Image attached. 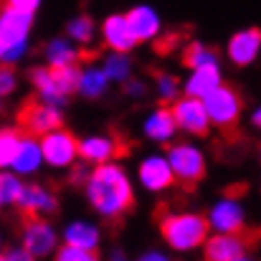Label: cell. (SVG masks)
<instances>
[{"label": "cell", "mask_w": 261, "mask_h": 261, "mask_svg": "<svg viewBox=\"0 0 261 261\" xmlns=\"http://www.w3.org/2000/svg\"><path fill=\"white\" fill-rule=\"evenodd\" d=\"M3 48H5V46H3V38H0V61H3Z\"/></svg>", "instance_id": "cell-38"}, {"label": "cell", "mask_w": 261, "mask_h": 261, "mask_svg": "<svg viewBox=\"0 0 261 261\" xmlns=\"http://www.w3.org/2000/svg\"><path fill=\"white\" fill-rule=\"evenodd\" d=\"M211 223L203 218V216H195V213H180V216H168L163 218L160 223V231H163V239L180 251H188V249H195L205 241L208 236V228Z\"/></svg>", "instance_id": "cell-2"}, {"label": "cell", "mask_w": 261, "mask_h": 261, "mask_svg": "<svg viewBox=\"0 0 261 261\" xmlns=\"http://www.w3.org/2000/svg\"><path fill=\"white\" fill-rule=\"evenodd\" d=\"M56 261H99L94 254V249H76V246H66L56 254Z\"/></svg>", "instance_id": "cell-30"}, {"label": "cell", "mask_w": 261, "mask_h": 261, "mask_svg": "<svg viewBox=\"0 0 261 261\" xmlns=\"http://www.w3.org/2000/svg\"><path fill=\"white\" fill-rule=\"evenodd\" d=\"M203 107H205V112H208V119H213V122L226 132V129H233V127H236V119H239V114H241L244 99H241V94L233 87H228V84L221 87V84H218L211 94L203 96Z\"/></svg>", "instance_id": "cell-3"}, {"label": "cell", "mask_w": 261, "mask_h": 261, "mask_svg": "<svg viewBox=\"0 0 261 261\" xmlns=\"http://www.w3.org/2000/svg\"><path fill=\"white\" fill-rule=\"evenodd\" d=\"M211 226H216L221 233H233V231H241L244 228V213H241V205L236 198H226L221 200L213 213H211Z\"/></svg>", "instance_id": "cell-14"}, {"label": "cell", "mask_w": 261, "mask_h": 261, "mask_svg": "<svg viewBox=\"0 0 261 261\" xmlns=\"http://www.w3.org/2000/svg\"><path fill=\"white\" fill-rule=\"evenodd\" d=\"M87 193H89L91 205L104 218H112V221L122 218L135 205V195H132L129 180H127V175L122 173L117 165L101 163L91 173V177H89Z\"/></svg>", "instance_id": "cell-1"}, {"label": "cell", "mask_w": 261, "mask_h": 261, "mask_svg": "<svg viewBox=\"0 0 261 261\" xmlns=\"http://www.w3.org/2000/svg\"><path fill=\"white\" fill-rule=\"evenodd\" d=\"M15 205H20L25 218H41L43 213L56 211V198L41 185H23L20 198H18Z\"/></svg>", "instance_id": "cell-12"}, {"label": "cell", "mask_w": 261, "mask_h": 261, "mask_svg": "<svg viewBox=\"0 0 261 261\" xmlns=\"http://www.w3.org/2000/svg\"><path fill=\"white\" fill-rule=\"evenodd\" d=\"M18 124H20V135L41 137V135L61 127V114L46 99H28L18 114Z\"/></svg>", "instance_id": "cell-4"}, {"label": "cell", "mask_w": 261, "mask_h": 261, "mask_svg": "<svg viewBox=\"0 0 261 261\" xmlns=\"http://www.w3.org/2000/svg\"><path fill=\"white\" fill-rule=\"evenodd\" d=\"M254 124H256V127H259V129H261V109H259V112H256V114H254Z\"/></svg>", "instance_id": "cell-37"}, {"label": "cell", "mask_w": 261, "mask_h": 261, "mask_svg": "<svg viewBox=\"0 0 261 261\" xmlns=\"http://www.w3.org/2000/svg\"><path fill=\"white\" fill-rule=\"evenodd\" d=\"M46 59H48L51 66H71L79 59V54L71 46H66L64 41H54L48 46V51H46Z\"/></svg>", "instance_id": "cell-24"}, {"label": "cell", "mask_w": 261, "mask_h": 261, "mask_svg": "<svg viewBox=\"0 0 261 261\" xmlns=\"http://www.w3.org/2000/svg\"><path fill=\"white\" fill-rule=\"evenodd\" d=\"M173 109V117H175V124L185 132H193V135H200L205 137L208 135V112L203 107V99L198 96H185V99H177Z\"/></svg>", "instance_id": "cell-8"}, {"label": "cell", "mask_w": 261, "mask_h": 261, "mask_svg": "<svg viewBox=\"0 0 261 261\" xmlns=\"http://www.w3.org/2000/svg\"><path fill=\"white\" fill-rule=\"evenodd\" d=\"M142 261H168L165 256H160V254H150V256H145Z\"/></svg>", "instance_id": "cell-36"}, {"label": "cell", "mask_w": 261, "mask_h": 261, "mask_svg": "<svg viewBox=\"0 0 261 261\" xmlns=\"http://www.w3.org/2000/svg\"><path fill=\"white\" fill-rule=\"evenodd\" d=\"M20 190H23V182H20L15 175L0 170V205H13V203H18Z\"/></svg>", "instance_id": "cell-26"}, {"label": "cell", "mask_w": 261, "mask_h": 261, "mask_svg": "<svg viewBox=\"0 0 261 261\" xmlns=\"http://www.w3.org/2000/svg\"><path fill=\"white\" fill-rule=\"evenodd\" d=\"M107 74L99 71V69H89L84 74H79V89L87 94V96H99L104 89H107Z\"/></svg>", "instance_id": "cell-25"}, {"label": "cell", "mask_w": 261, "mask_h": 261, "mask_svg": "<svg viewBox=\"0 0 261 261\" xmlns=\"http://www.w3.org/2000/svg\"><path fill=\"white\" fill-rule=\"evenodd\" d=\"M15 84H18L15 71H13L10 66H0V99L8 96V94H13V91H15Z\"/></svg>", "instance_id": "cell-32"}, {"label": "cell", "mask_w": 261, "mask_h": 261, "mask_svg": "<svg viewBox=\"0 0 261 261\" xmlns=\"http://www.w3.org/2000/svg\"><path fill=\"white\" fill-rule=\"evenodd\" d=\"M259 48H261V31L259 28H249V31H241V33H236L231 38L228 56H231L233 64L246 66V64H251L256 59Z\"/></svg>", "instance_id": "cell-13"}, {"label": "cell", "mask_w": 261, "mask_h": 261, "mask_svg": "<svg viewBox=\"0 0 261 261\" xmlns=\"http://www.w3.org/2000/svg\"><path fill=\"white\" fill-rule=\"evenodd\" d=\"M218 84H221V74H218L216 64H205V66H198V69H195V74H193L190 82L185 84V91H188V96L203 99L205 94H211Z\"/></svg>", "instance_id": "cell-19"}, {"label": "cell", "mask_w": 261, "mask_h": 261, "mask_svg": "<svg viewBox=\"0 0 261 261\" xmlns=\"http://www.w3.org/2000/svg\"><path fill=\"white\" fill-rule=\"evenodd\" d=\"M38 147H41L43 160H46L48 165H56V168L69 165V163L76 158V152H79L76 137H74L69 129H61V127H56V129H51V132H46V135H41V137H38Z\"/></svg>", "instance_id": "cell-7"}, {"label": "cell", "mask_w": 261, "mask_h": 261, "mask_svg": "<svg viewBox=\"0 0 261 261\" xmlns=\"http://www.w3.org/2000/svg\"><path fill=\"white\" fill-rule=\"evenodd\" d=\"M99 241V233L94 226L87 223H74L66 231V246H76V249H94Z\"/></svg>", "instance_id": "cell-21"}, {"label": "cell", "mask_w": 261, "mask_h": 261, "mask_svg": "<svg viewBox=\"0 0 261 261\" xmlns=\"http://www.w3.org/2000/svg\"><path fill=\"white\" fill-rule=\"evenodd\" d=\"M104 41H107L114 51H119V54H124V51H129V48L137 46V38H135V33L129 31L124 15H112V18L104 20Z\"/></svg>", "instance_id": "cell-15"}, {"label": "cell", "mask_w": 261, "mask_h": 261, "mask_svg": "<svg viewBox=\"0 0 261 261\" xmlns=\"http://www.w3.org/2000/svg\"><path fill=\"white\" fill-rule=\"evenodd\" d=\"M5 5H10V8H18V10L36 13V8L41 5V0H5Z\"/></svg>", "instance_id": "cell-34"}, {"label": "cell", "mask_w": 261, "mask_h": 261, "mask_svg": "<svg viewBox=\"0 0 261 261\" xmlns=\"http://www.w3.org/2000/svg\"><path fill=\"white\" fill-rule=\"evenodd\" d=\"M261 239V228L259 231H233V233H221L216 239H211L205 244V256L208 261H231L236 256H244V251L249 246H254Z\"/></svg>", "instance_id": "cell-6"}, {"label": "cell", "mask_w": 261, "mask_h": 261, "mask_svg": "<svg viewBox=\"0 0 261 261\" xmlns=\"http://www.w3.org/2000/svg\"><path fill=\"white\" fill-rule=\"evenodd\" d=\"M41 160H43V155H41V147H38V137H28V135H23L20 137V145H18V150H15V158H13V163H10V168L15 170V173H33L38 165H41Z\"/></svg>", "instance_id": "cell-18"}, {"label": "cell", "mask_w": 261, "mask_h": 261, "mask_svg": "<svg viewBox=\"0 0 261 261\" xmlns=\"http://www.w3.org/2000/svg\"><path fill=\"white\" fill-rule=\"evenodd\" d=\"M140 180H142V185L150 188V190H163V188H170L175 182L173 170H170L168 160H163V158H150V160H145L142 168H140Z\"/></svg>", "instance_id": "cell-16"}, {"label": "cell", "mask_w": 261, "mask_h": 261, "mask_svg": "<svg viewBox=\"0 0 261 261\" xmlns=\"http://www.w3.org/2000/svg\"><path fill=\"white\" fill-rule=\"evenodd\" d=\"M31 25H33V13L5 5L0 10V38H3V46L25 43Z\"/></svg>", "instance_id": "cell-9"}, {"label": "cell", "mask_w": 261, "mask_h": 261, "mask_svg": "<svg viewBox=\"0 0 261 261\" xmlns=\"http://www.w3.org/2000/svg\"><path fill=\"white\" fill-rule=\"evenodd\" d=\"M124 20H127V25H129V31L135 33L137 41H142V38H152V36L160 31V20H158L155 10L147 8V5L132 8V10L124 15Z\"/></svg>", "instance_id": "cell-17"}, {"label": "cell", "mask_w": 261, "mask_h": 261, "mask_svg": "<svg viewBox=\"0 0 261 261\" xmlns=\"http://www.w3.org/2000/svg\"><path fill=\"white\" fill-rule=\"evenodd\" d=\"M20 129H0V170L3 168H10L13 158H15V150L20 145Z\"/></svg>", "instance_id": "cell-23"}, {"label": "cell", "mask_w": 261, "mask_h": 261, "mask_svg": "<svg viewBox=\"0 0 261 261\" xmlns=\"http://www.w3.org/2000/svg\"><path fill=\"white\" fill-rule=\"evenodd\" d=\"M185 41V33H168V36H160L158 41H155V54H160V56H165V54H170L177 43H182Z\"/></svg>", "instance_id": "cell-31"}, {"label": "cell", "mask_w": 261, "mask_h": 261, "mask_svg": "<svg viewBox=\"0 0 261 261\" xmlns=\"http://www.w3.org/2000/svg\"><path fill=\"white\" fill-rule=\"evenodd\" d=\"M56 246V236L43 218H25V231H23V249L31 256H46Z\"/></svg>", "instance_id": "cell-11"}, {"label": "cell", "mask_w": 261, "mask_h": 261, "mask_svg": "<svg viewBox=\"0 0 261 261\" xmlns=\"http://www.w3.org/2000/svg\"><path fill=\"white\" fill-rule=\"evenodd\" d=\"M158 76V87H160V94L165 99H175L177 94V79L175 76H165V74H155Z\"/></svg>", "instance_id": "cell-33"}, {"label": "cell", "mask_w": 261, "mask_h": 261, "mask_svg": "<svg viewBox=\"0 0 261 261\" xmlns=\"http://www.w3.org/2000/svg\"><path fill=\"white\" fill-rule=\"evenodd\" d=\"M127 152H129V147L122 140H117V137H91V140L79 142V152L76 155H82L89 163L101 165V163H109L112 158H122Z\"/></svg>", "instance_id": "cell-10"}, {"label": "cell", "mask_w": 261, "mask_h": 261, "mask_svg": "<svg viewBox=\"0 0 261 261\" xmlns=\"http://www.w3.org/2000/svg\"><path fill=\"white\" fill-rule=\"evenodd\" d=\"M69 36H71L74 41H79V43H89L91 36H94V23H91V18L82 15V18L71 20V23H69Z\"/></svg>", "instance_id": "cell-28"}, {"label": "cell", "mask_w": 261, "mask_h": 261, "mask_svg": "<svg viewBox=\"0 0 261 261\" xmlns=\"http://www.w3.org/2000/svg\"><path fill=\"white\" fill-rule=\"evenodd\" d=\"M0 261H5V256H0Z\"/></svg>", "instance_id": "cell-40"}, {"label": "cell", "mask_w": 261, "mask_h": 261, "mask_svg": "<svg viewBox=\"0 0 261 261\" xmlns=\"http://www.w3.org/2000/svg\"><path fill=\"white\" fill-rule=\"evenodd\" d=\"M36 256H31L25 249H13V251H8L5 254V261H33Z\"/></svg>", "instance_id": "cell-35"}, {"label": "cell", "mask_w": 261, "mask_h": 261, "mask_svg": "<svg viewBox=\"0 0 261 261\" xmlns=\"http://www.w3.org/2000/svg\"><path fill=\"white\" fill-rule=\"evenodd\" d=\"M168 165L173 170V177L185 190H193L203 180V175H205V160H203V155L195 147H190V145H175L173 150H170Z\"/></svg>", "instance_id": "cell-5"}, {"label": "cell", "mask_w": 261, "mask_h": 261, "mask_svg": "<svg viewBox=\"0 0 261 261\" xmlns=\"http://www.w3.org/2000/svg\"><path fill=\"white\" fill-rule=\"evenodd\" d=\"M177 129V124H175V117H173V109L170 107H160L150 119H147V124H145V132H147V137H152V140H160V142H165V140H170L173 137V132Z\"/></svg>", "instance_id": "cell-20"}, {"label": "cell", "mask_w": 261, "mask_h": 261, "mask_svg": "<svg viewBox=\"0 0 261 261\" xmlns=\"http://www.w3.org/2000/svg\"><path fill=\"white\" fill-rule=\"evenodd\" d=\"M51 76L64 94H71L74 89H79V71L74 64L71 66H51Z\"/></svg>", "instance_id": "cell-27"}, {"label": "cell", "mask_w": 261, "mask_h": 261, "mask_svg": "<svg viewBox=\"0 0 261 261\" xmlns=\"http://www.w3.org/2000/svg\"><path fill=\"white\" fill-rule=\"evenodd\" d=\"M107 79H117V82H124V76L129 74V61L124 56H112L107 61V69H104Z\"/></svg>", "instance_id": "cell-29"}, {"label": "cell", "mask_w": 261, "mask_h": 261, "mask_svg": "<svg viewBox=\"0 0 261 261\" xmlns=\"http://www.w3.org/2000/svg\"><path fill=\"white\" fill-rule=\"evenodd\" d=\"M231 261H249V259H244V256H236V259H231Z\"/></svg>", "instance_id": "cell-39"}, {"label": "cell", "mask_w": 261, "mask_h": 261, "mask_svg": "<svg viewBox=\"0 0 261 261\" xmlns=\"http://www.w3.org/2000/svg\"><path fill=\"white\" fill-rule=\"evenodd\" d=\"M216 59H218V54H216L213 48L200 46V43H190V46H185V51H182V61H185V66H190V69H198V66H205V64H216Z\"/></svg>", "instance_id": "cell-22"}]
</instances>
